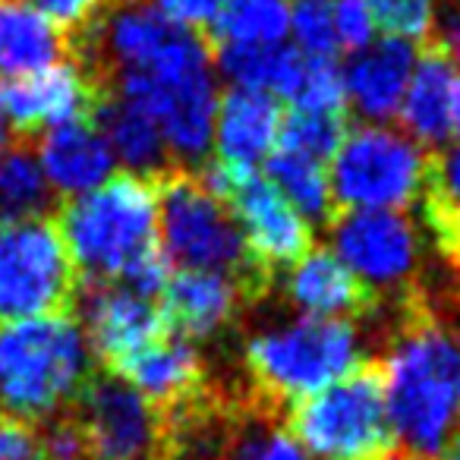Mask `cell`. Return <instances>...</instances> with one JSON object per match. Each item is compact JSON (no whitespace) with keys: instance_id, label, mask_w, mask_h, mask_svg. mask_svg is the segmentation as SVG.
Instances as JSON below:
<instances>
[{"instance_id":"6da1fadb","label":"cell","mask_w":460,"mask_h":460,"mask_svg":"<svg viewBox=\"0 0 460 460\" xmlns=\"http://www.w3.org/2000/svg\"><path fill=\"white\" fill-rule=\"evenodd\" d=\"M382 366L391 426L407 454L432 460L460 435V334L410 294Z\"/></svg>"},{"instance_id":"7a4b0ae2","label":"cell","mask_w":460,"mask_h":460,"mask_svg":"<svg viewBox=\"0 0 460 460\" xmlns=\"http://www.w3.org/2000/svg\"><path fill=\"white\" fill-rule=\"evenodd\" d=\"M76 275L89 284H120L123 275L158 250V183L120 173L70 199L58 217Z\"/></svg>"},{"instance_id":"3957f363","label":"cell","mask_w":460,"mask_h":460,"mask_svg":"<svg viewBox=\"0 0 460 460\" xmlns=\"http://www.w3.org/2000/svg\"><path fill=\"white\" fill-rule=\"evenodd\" d=\"M158 183L161 252L171 265L196 271H217L243 288L246 300L269 290L271 275L252 262L240 224L227 202L190 167H171L155 177Z\"/></svg>"},{"instance_id":"277c9868","label":"cell","mask_w":460,"mask_h":460,"mask_svg":"<svg viewBox=\"0 0 460 460\" xmlns=\"http://www.w3.org/2000/svg\"><path fill=\"white\" fill-rule=\"evenodd\" d=\"M92 376L85 332L70 315L10 322L0 328V403L4 413L35 422L73 403Z\"/></svg>"},{"instance_id":"5b68a950","label":"cell","mask_w":460,"mask_h":460,"mask_svg":"<svg viewBox=\"0 0 460 460\" xmlns=\"http://www.w3.org/2000/svg\"><path fill=\"white\" fill-rule=\"evenodd\" d=\"M243 359L252 382L250 397L269 410L303 401L363 363L357 328L344 319L315 315H303L250 338Z\"/></svg>"},{"instance_id":"8992f818","label":"cell","mask_w":460,"mask_h":460,"mask_svg":"<svg viewBox=\"0 0 460 460\" xmlns=\"http://www.w3.org/2000/svg\"><path fill=\"white\" fill-rule=\"evenodd\" d=\"M288 432L319 460H388L397 435L385 403L382 366L363 359L328 388L290 403Z\"/></svg>"},{"instance_id":"52a82bcc","label":"cell","mask_w":460,"mask_h":460,"mask_svg":"<svg viewBox=\"0 0 460 460\" xmlns=\"http://www.w3.org/2000/svg\"><path fill=\"white\" fill-rule=\"evenodd\" d=\"M76 281L58 221L39 215L0 224V325L66 315Z\"/></svg>"},{"instance_id":"ba28073f","label":"cell","mask_w":460,"mask_h":460,"mask_svg":"<svg viewBox=\"0 0 460 460\" xmlns=\"http://www.w3.org/2000/svg\"><path fill=\"white\" fill-rule=\"evenodd\" d=\"M429 155L410 136L353 127L332 155V196L347 211H397L422 196Z\"/></svg>"},{"instance_id":"9c48e42d","label":"cell","mask_w":460,"mask_h":460,"mask_svg":"<svg viewBox=\"0 0 460 460\" xmlns=\"http://www.w3.org/2000/svg\"><path fill=\"white\" fill-rule=\"evenodd\" d=\"M70 416L92 460H180L171 416L114 372L89 376Z\"/></svg>"},{"instance_id":"30bf717a","label":"cell","mask_w":460,"mask_h":460,"mask_svg":"<svg viewBox=\"0 0 460 460\" xmlns=\"http://www.w3.org/2000/svg\"><path fill=\"white\" fill-rule=\"evenodd\" d=\"M202 180L227 202L252 262L265 275L275 278L278 269H290L313 250L309 221L259 171H240L215 161L202 171Z\"/></svg>"},{"instance_id":"8fae6325","label":"cell","mask_w":460,"mask_h":460,"mask_svg":"<svg viewBox=\"0 0 460 460\" xmlns=\"http://www.w3.org/2000/svg\"><path fill=\"white\" fill-rule=\"evenodd\" d=\"M334 256L366 288H407L420 265V237L401 211H347L334 215Z\"/></svg>"},{"instance_id":"7c38bea8","label":"cell","mask_w":460,"mask_h":460,"mask_svg":"<svg viewBox=\"0 0 460 460\" xmlns=\"http://www.w3.org/2000/svg\"><path fill=\"white\" fill-rule=\"evenodd\" d=\"M102 92L76 60H64L29 76L0 79V117L13 127V133L32 136L39 129L92 117Z\"/></svg>"},{"instance_id":"4fadbf2b","label":"cell","mask_w":460,"mask_h":460,"mask_svg":"<svg viewBox=\"0 0 460 460\" xmlns=\"http://www.w3.org/2000/svg\"><path fill=\"white\" fill-rule=\"evenodd\" d=\"M83 319L89 350L98 353L104 369H114L136 350L167 334L161 309L123 284H92L83 296Z\"/></svg>"},{"instance_id":"5bb4252c","label":"cell","mask_w":460,"mask_h":460,"mask_svg":"<svg viewBox=\"0 0 460 460\" xmlns=\"http://www.w3.org/2000/svg\"><path fill=\"white\" fill-rule=\"evenodd\" d=\"M246 300L243 288L234 278L217 271L180 269L171 271L161 290V319L167 332L180 338H211L227 328Z\"/></svg>"},{"instance_id":"9a60e30c","label":"cell","mask_w":460,"mask_h":460,"mask_svg":"<svg viewBox=\"0 0 460 460\" xmlns=\"http://www.w3.org/2000/svg\"><path fill=\"white\" fill-rule=\"evenodd\" d=\"M281 108L275 95L256 89H227L217 98L215 111V146L217 164L256 171L265 155L275 152L281 133Z\"/></svg>"},{"instance_id":"2e32d148","label":"cell","mask_w":460,"mask_h":460,"mask_svg":"<svg viewBox=\"0 0 460 460\" xmlns=\"http://www.w3.org/2000/svg\"><path fill=\"white\" fill-rule=\"evenodd\" d=\"M39 164L48 186L60 196H83L102 186L114 171V152L92 117L45 129L39 142Z\"/></svg>"},{"instance_id":"e0dca14e","label":"cell","mask_w":460,"mask_h":460,"mask_svg":"<svg viewBox=\"0 0 460 460\" xmlns=\"http://www.w3.org/2000/svg\"><path fill=\"white\" fill-rule=\"evenodd\" d=\"M457 92V66L445 41L422 45L401 102V123L416 146H441L451 136V111Z\"/></svg>"},{"instance_id":"ac0fdd59","label":"cell","mask_w":460,"mask_h":460,"mask_svg":"<svg viewBox=\"0 0 460 460\" xmlns=\"http://www.w3.org/2000/svg\"><path fill=\"white\" fill-rule=\"evenodd\" d=\"M288 300L315 319H344L366 315L376 306V294L366 288L334 252L309 250L288 271Z\"/></svg>"},{"instance_id":"d6986e66","label":"cell","mask_w":460,"mask_h":460,"mask_svg":"<svg viewBox=\"0 0 460 460\" xmlns=\"http://www.w3.org/2000/svg\"><path fill=\"white\" fill-rule=\"evenodd\" d=\"M410 73H413L410 41L385 39L372 48H363V51L353 54L350 66L344 73L347 102L366 120H388L401 111Z\"/></svg>"},{"instance_id":"ffe728a7","label":"cell","mask_w":460,"mask_h":460,"mask_svg":"<svg viewBox=\"0 0 460 460\" xmlns=\"http://www.w3.org/2000/svg\"><path fill=\"white\" fill-rule=\"evenodd\" d=\"M73 60L70 35L26 0H0V79L29 76Z\"/></svg>"},{"instance_id":"44dd1931","label":"cell","mask_w":460,"mask_h":460,"mask_svg":"<svg viewBox=\"0 0 460 460\" xmlns=\"http://www.w3.org/2000/svg\"><path fill=\"white\" fill-rule=\"evenodd\" d=\"M92 120L98 123L102 136L108 139L114 158H120L129 167V173L155 180L171 171V167H177L171 152H167L158 123L142 108L123 102L114 92H102V102H98Z\"/></svg>"},{"instance_id":"7402d4cb","label":"cell","mask_w":460,"mask_h":460,"mask_svg":"<svg viewBox=\"0 0 460 460\" xmlns=\"http://www.w3.org/2000/svg\"><path fill=\"white\" fill-rule=\"evenodd\" d=\"M240 420L227 422L224 432V451L217 460H309L303 445L288 432L275 426V413L256 397H246L240 403Z\"/></svg>"},{"instance_id":"603a6c76","label":"cell","mask_w":460,"mask_h":460,"mask_svg":"<svg viewBox=\"0 0 460 460\" xmlns=\"http://www.w3.org/2000/svg\"><path fill=\"white\" fill-rule=\"evenodd\" d=\"M422 199L438 252L460 275V148L429 158Z\"/></svg>"},{"instance_id":"cb8c5ba5","label":"cell","mask_w":460,"mask_h":460,"mask_svg":"<svg viewBox=\"0 0 460 460\" xmlns=\"http://www.w3.org/2000/svg\"><path fill=\"white\" fill-rule=\"evenodd\" d=\"M269 180L303 217H313V221H334L338 215V205L332 196V183H328V173L322 161L303 158L288 148H275L265 164Z\"/></svg>"},{"instance_id":"d4e9b609","label":"cell","mask_w":460,"mask_h":460,"mask_svg":"<svg viewBox=\"0 0 460 460\" xmlns=\"http://www.w3.org/2000/svg\"><path fill=\"white\" fill-rule=\"evenodd\" d=\"M290 32V10L284 0H224L221 13L205 32L215 45H281Z\"/></svg>"},{"instance_id":"484cf974","label":"cell","mask_w":460,"mask_h":460,"mask_svg":"<svg viewBox=\"0 0 460 460\" xmlns=\"http://www.w3.org/2000/svg\"><path fill=\"white\" fill-rule=\"evenodd\" d=\"M48 202H51V186L41 173L39 158L22 146L0 155V224L39 217Z\"/></svg>"},{"instance_id":"4316f807","label":"cell","mask_w":460,"mask_h":460,"mask_svg":"<svg viewBox=\"0 0 460 460\" xmlns=\"http://www.w3.org/2000/svg\"><path fill=\"white\" fill-rule=\"evenodd\" d=\"M347 133L344 114H325V111H290L281 120L278 148H288L303 158H313L325 164L338 152L341 139Z\"/></svg>"},{"instance_id":"83f0119b","label":"cell","mask_w":460,"mask_h":460,"mask_svg":"<svg viewBox=\"0 0 460 460\" xmlns=\"http://www.w3.org/2000/svg\"><path fill=\"white\" fill-rule=\"evenodd\" d=\"M372 22H378L388 39L429 41L438 39V4L435 0H366Z\"/></svg>"},{"instance_id":"f1b7e54d","label":"cell","mask_w":460,"mask_h":460,"mask_svg":"<svg viewBox=\"0 0 460 460\" xmlns=\"http://www.w3.org/2000/svg\"><path fill=\"white\" fill-rule=\"evenodd\" d=\"M290 32L306 58H328L338 54L334 35V4L332 0H296L290 10Z\"/></svg>"},{"instance_id":"f546056e","label":"cell","mask_w":460,"mask_h":460,"mask_svg":"<svg viewBox=\"0 0 460 460\" xmlns=\"http://www.w3.org/2000/svg\"><path fill=\"white\" fill-rule=\"evenodd\" d=\"M26 4L32 10H39L41 16H48L60 32H66L73 39V35L83 32L98 13H104L114 0H26Z\"/></svg>"},{"instance_id":"4dcf8cb0","label":"cell","mask_w":460,"mask_h":460,"mask_svg":"<svg viewBox=\"0 0 460 460\" xmlns=\"http://www.w3.org/2000/svg\"><path fill=\"white\" fill-rule=\"evenodd\" d=\"M334 4V35L338 48H347L350 54L369 48L372 41V13L366 0H332Z\"/></svg>"},{"instance_id":"1f68e13d","label":"cell","mask_w":460,"mask_h":460,"mask_svg":"<svg viewBox=\"0 0 460 460\" xmlns=\"http://www.w3.org/2000/svg\"><path fill=\"white\" fill-rule=\"evenodd\" d=\"M0 460H41V432L35 422L0 413Z\"/></svg>"},{"instance_id":"d6a6232c","label":"cell","mask_w":460,"mask_h":460,"mask_svg":"<svg viewBox=\"0 0 460 460\" xmlns=\"http://www.w3.org/2000/svg\"><path fill=\"white\" fill-rule=\"evenodd\" d=\"M155 7L173 26L190 29V32H208L221 13L224 0H155Z\"/></svg>"},{"instance_id":"836d02e7","label":"cell","mask_w":460,"mask_h":460,"mask_svg":"<svg viewBox=\"0 0 460 460\" xmlns=\"http://www.w3.org/2000/svg\"><path fill=\"white\" fill-rule=\"evenodd\" d=\"M445 48L451 51L454 64H460V0H451V13H447V29L438 32Z\"/></svg>"},{"instance_id":"e575fe53","label":"cell","mask_w":460,"mask_h":460,"mask_svg":"<svg viewBox=\"0 0 460 460\" xmlns=\"http://www.w3.org/2000/svg\"><path fill=\"white\" fill-rule=\"evenodd\" d=\"M451 133L460 136V85L454 92V111H451Z\"/></svg>"},{"instance_id":"d590c367","label":"cell","mask_w":460,"mask_h":460,"mask_svg":"<svg viewBox=\"0 0 460 460\" xmlns=\"http://www.w3.org/2000/svg\"><path fill=\"white\" fill-rule=\"evenodd\" d=\"M441 460H460V435L447 441V451L441 454Z\"/></svg>"},{"instance_id":"8d00e7d4","label":"cell","mask_w":460,"mask_h":460,"mask_svg":"<svg viewBox=\"0 0 460 460\" xmlns=\"http://www.w3.org/2000/svg\"><path fill=\"white\" fill-rule=\"evenodd\" d=\"M4 148H7V120L0 117V155H4Z\"/></svg>"},{"instance_id":"74e56055","label":"cell","mask_w":460,"mask_h":460,"mask_svg":"<svg viewBox=\"0 0 460 460\" xmlns=\"http://www.w3.org/2000/svg\"><path fill=\"white\" fill-rule=\"evenodd\" d=\"M388 460H426V457H416V454H407V451H394Z\"/></svg>"},{"instance_id":"f35d334b","label":"cell","mask_w":460,"mask_h":460,"mask_svg":"<svg viewBox=\"0 0 460 460\" xmlns=\"http://www.w3.org/2000/svg\"><path fill=\"white\" fill-rule=\"evenodd\" d=\"M457 303H460V300H457Z\"/></svg>"}]
</instances>
